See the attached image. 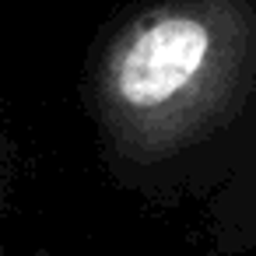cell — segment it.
Wrapping results in <instances>:
<instances>
[{
  "mask_svg": "<svg viewBox=\"0 0 256 256\" xmlns=\"http://www.w3.org/2000/svg\"><path fill=\"white\" fill-rule=\"evenodd\" d=\"M252 81L249 0H168L137 11L102 46L92 109L116 154L162 162L224 126Z\"/></svg>",
  "mask_w": 256,
  "mask_h": 256,
  "instance_id": "1",
  "label": "cell"
},
{
  "mask_svg": "<svg viewBox=\"0 0 256 256\" xmlns=\"http://www.w3.org/2000/svg\"><path fill=\"white\" fill-rule=\"evenodd\" d=\"M252 204H256V168H252Z\"/></svg>",
  "mask_w": 256,
  "mask_h": 256,
  "instance_id": "2",
  "label": "cell"
},
{
  "mask_svg": "<svg viewBox=\"0 0 256 256\" xmlns=\"http://www.w3.org/2000/svg\"><path fill=\"white\" fill-rule=\"evenodd\" d=\"M0 193H4V168H0Z\"/></svg>",
  "mask_w": 256,
  "mask_h": 256,
  "instance_id": "3",
  "label": "cell"
}]
</instances>
